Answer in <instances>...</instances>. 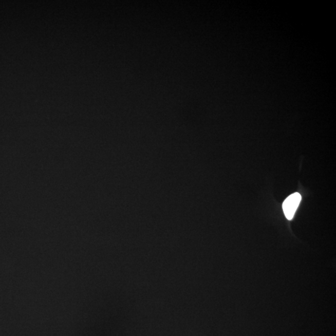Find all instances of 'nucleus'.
<instances>
[{
    "mask_svg": "<svg viewBox=\"0 0 336 336\" xmlns=\"http://www.w3.org/2000/svg\"><path fill=\"white\" fill-rule=\"evenodd\" d=\"M302 196L297 193L291 194L285 199L283 204V209L286 217L288 220L293 219L297 208L300 204Z\"/></svg>",
    "mask_w": 336,
    "mask_h": 336,
    "instance_id": "obj_1",
    "label": "nucleus"
}]
</instances>
